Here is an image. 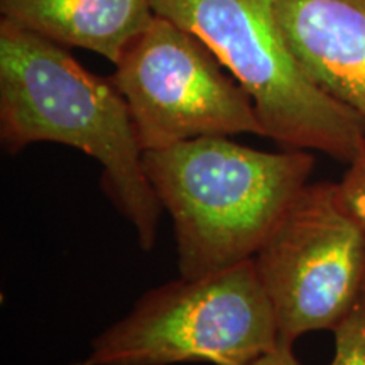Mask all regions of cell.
<instances>
[{
  "label": "cell",
  "instance_id": "6da1fadb",
  "mask_svg": "<svg viewBox=\"0 0 365 365\" xmlns=\"http://www.w3.org/2000/svg\"><path fill=\"white\" fill-rule=\"evenodd\" d=\"M0 143L9 154L56 143L97 159L105 195L135 228L140 247H154L163 207L125 98L65 46L7 19H0Z\"/></svg>",
  "mask_w": 365,
  "mask_h": 365
},
{
  "label": "cell",
  "instance_id": "7a4b0ae2",
  "mask_svg": "<svg viewBox=\"0 0 365 365\" xmlns=\"http://www.w3.org/2000/svg\"><path fill=\"white\" fill-rule=\"evenodd\" d=\"M161 207L173 218L181 277L195 279L249 259L308 185L309 150L267 153L228 137H200L143 153Z\"/></svg>",
  "mask_w": 365,
  "mask_h": 365
},
{
  "label": "cell",
  "instance_id": "3957f363",
  "mask_svg": "<svg viewBox=\"0 0 365 365\" xmlns=\"http://www.w3.org/2000/svg\"><path fill=\"white\" fill-rule=\"evenodd\" d=\"M154 12L198 36L252 98L267 139L350 164L365 124L303 70L282 31L277 0H153Z\"/></svg>",
  "mask_w": 365,
  "mask_h": 365
},
{
  "label": "cell",
  "instance_id": "277c9868",
  "mask_svg": "<svg viewBox=\"0 0 365 365\" xmlns=\"http://www.w3.org/2000/svg\"><path fill=\"white\" fill-rule=\"evenodd\" d=\"M279 344L254 259L166 282L91 341L86 365H250Z\"/></svg>",
  "mask_w": 365,
  "mask_h": 365
},
{
  "label": "cell",
  "instance_id": "5b68a950",
  "mask_svg": "<svg viewBox=\"0 0 365 365\" xmlns=\"http://www.w3.org/2000/svg\"><path fill=\"white\" fill-rule=\"evenodd\" d=\"M279 340L335 330L365 291V223L339 182H308L254 255Z\"/></svg>",
  "mask_w": 365,
  "mask_h": 365
},
{
  "label": "cell",
  "instance_id": "8992f818",
  "mask_svg": "<svg viewBox=\"0 0 365 365\" xmlns=\"http://www.w3.org/2000/svg\"><path fill=\"white\" fill-rule=\"evenodd\" d=\"M110 76L129 107L143 150L200 137L264 135L250 95L198 36L154 16Z\"/></svg>",
  "mask_w": 365,
  "mask_h": 365
},
{
  "label": "cell",
  "instance_id": "52a82bcc",
  "mask_svg": "<svg viewBox=\"0 0 365 365\" xmlns=\"http://www.w3.org/2000/svg\"><path fill=\"white\" fill-rule=\"evenodd\" d=\"M277 16L309 78L365 124V0H277Z\"/></svg>",
  "mask_w": 365,
  "mask_h": 365
},
{
  "label": "cell",
  "instance_id": "ba28073f",
  "mask_svg": "<svg viewBox=\"0 0 365 365\" xmlns=\"http://www.w3.org/2000/svg\"><path fill=\"white\" fill-rule=\"evenodd\" d=\"M2 19L115 65L156 16L153 0H0Z\"/></svg>",
  "mask_w": 365,
  "mask_h": 365
},
{
  "label": "cell",
  "instance_id": "9c48e42d",
  "mask_svg": "<svg viewBox=\"0 0 365 365\" xmlns=\"http://www.w3.org/2000/svg\"><path fill=\"white\" fill-rule=\"evenodd\" d=\"M333 333L335 352L328 365H365V291Z\"/></svg>",
  "mask_w": 365,
  "mask_h": 365
},
{
  "label": "cell",
  "instance_id": "30bf717a",
  "mask_svg": "<svg viewBox=\"0 0 365 365\" xmlns=\"http://www.w3.org/2000/svg\"><path fill=\"white\" fill-rule=\"evenodd\" d=\"M341 198L360 222L365 223V148L345 171L339 182Z\"/></svg>",
  "mask_w": 365,
  "mask_h": 365
},
{
  "label": "cell",
  "instance_id": "8fae6325",
  "mask_svg": "<svg viewBox=\"0 0 365 365\" xmlns=\"http://www.w3.org/2000/svg\"><path fill=\"white\" fill-rule=\"evenodd\" d=\"M250 365H301L293 352V345L281 341L271 352L264 354Z\"/></svg>",
  "mask_w": 365,
  "mask_h": 365
},
{
  "label": "cell",
  "instance_id": "7c38bea8",
  "mask_svg": "<svg viewBox=\"0 0 365 365\" xmlns=\"http://www.w3.org/2000/svg\"><path fill=\"white\" fill-rule=\"evenodd\" d=\"M73 365H86V362H85V360H80V362H75Z\"/></svg>",
  "mask_w": 365,
  "mask_h": 365
}]
</instances>
